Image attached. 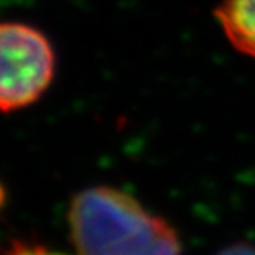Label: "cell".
<instances>
[{
    "mask_svg": "<svg viewBox=\"0 0 255 255\" xmlns=\"http://www.w3.org/2000/svg\"><path fill=\"white\" fill-rule=\"evenodd\" d=\"M216 20L236 50L255 57V0H223Z\"/></svg>",
    "mask_w": 255,
    "mask_h": 255,
    "instance_id": "obj_3",
    "label": "cell"
},
{
    "mask_svg": "<svg viewBox=\"0 0 255 255\" xmlns=\"http://www.w3.org/2000/svg\"><path fill=\"white\" fill-rule=\"evenodd\" d=\"M152 255H181V243L179 239L177 241H174V243L167 245V247H163L161 250H158L156 254Z\"/></svg>",
    "mask_w": 255,
    "mask_h": 255,
    "instance_id": "obj_6",
    "label": "cell"
},
{
    "mask_svg": "<svg viewBox=\"0 0 255 255\" xmlns=\"http://www.w3.org/2000/svg\"><path fill=\"white\" fill-rule=\"evenodd\" d=\"M4 255H69V254L52 250V248L44 247L41 243H32V241H23V239H12Z\"/></svg>",
    "mask_w": 255,
    "mask_h": 255,
    "instance_id": "obj_4",
    "label": "cell"
},
{
    "mask_svg": "<svg viewBox=\"0 0 255 255\" xmlns=\"http://www.w3.org/2000/svg\"><path fill=\"white\" fill-rule=\"evenodd\" d=\"M68 218L76 255H152L179 239L163 218L108 186L80 191Z\"/></svg>",
    "mask_w": 255,
    "mask_h": 255,
    "instance_id": "obj_1",
    "label": "cell"
},
{
    "mask_svg": "<svg viewBox=\"0 0 255 255\" xmlns=\"http://www.w3.org/2000/svg\"><path fill=\"white\" fill-rule=\"evenodd\" d=\"M216 255H255V247L248 243H234L231 247L220 250Z\"/></svg>",
    "mask_w": 255,
    "mask_h": 255,
    "instance_id": "obj_5",
    "label": "cell"
},
{
    "mask_svg": "<svg viewBox=\"0 0 255 255\" xmlns=\"http://www.w3.org/2000/svg\"><path fill=\"white\" fill-rule=\"evenodd\" d=\"M0 53L2 110H18L39 100L55 71V55L46 37L30 25L4 23L0 28Z\"/></svg>",
    "mask_w": 255,
    "mask_h": 255,
    "instance_id": "obj_2",
    "label": "cell"
}]
</instances>
